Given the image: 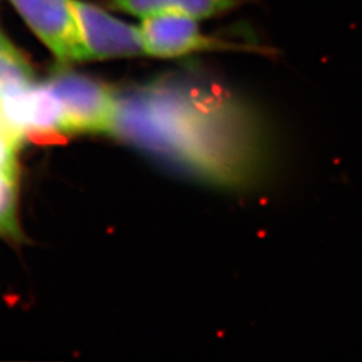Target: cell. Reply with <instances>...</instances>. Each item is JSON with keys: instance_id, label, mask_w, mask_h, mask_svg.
<instances>
[{"instance_id": "obj_8", "label": "cell", "mask_w": 362, "mask_h": 362, "mask_svg": "<svg viewBox=\"0 0 362 362\" xmlns=\"http://www.w3.org/2000/svg\"><path fill=\"white\" fill-rule=\"evenodd\" d=\"M22 143L0 121V235L18 238V167L16 153Z\"/></svg>"}, {"instance_id": "obj_1", "label": "cell", "mask_w": 362, "mask_h": 362, "mask_svg": "<svg viewBox=\"0 0 362 362\" xmlns=\"http://www.w3.org/2000/svg\"><path fill=\"white\" fill-rule=\"evenodd\" d=\"M199 180L250 182L262 167L255 121L231 95L188 76L117 93L110 134Z\"/></svg>"}, {"instance_id": "obj_6", "label": "cell", "mask_w": 362, "mask_h": 362, "mask_svg": "<svg viewBox=\"0 0 362 362\" xmlns=\"http://www.w3.org/2000/svg\"><path fill=\"white\" fill-rule=\"evenodd\" d=\"M76 11L86 61L145 55L140 26H133L105 8L83 0H76Z\"/></svg>"}, {"instance_id": "obj_7", "label": "cell", "mask_w": 362, "mask_h": 362, "mask_svg": "<svg viewBox=\"0 0 362 362\" xmlns=\"http://www.w3.org/2000/svg\"><path fill=\"white\" fill-rule=\"evenodd\" d=\"M245 0H107L109 8L137 18L160 13H180L206 19L228 13Z\"/></svg>"}, {"instance_id": "obj_9", "label": "cell", "mask_w": 362, "mask_h": 362, "mask_svg": "<svg viewBox=\"0 0 362 362\" xmlns=\"http://www.w3.org/2000/svg\"><path fill=\"white\" fill-rule=\"evenodd\" d=\"M30 79H34V74L26 58L0 34V89Z\"/></svg>"}, {"instance_id": "obj_3", "label": "cell", "mask_w": 362, "mask_h": 362, "mask_svg": "<svg viewBox=\"0 0 362 362\" xmlns=\"http://www.w3.org/2000/svg\"><path fill=\"white\" fill-rule=\"evenodd\" d=\"M47 83L62 105L69 134H110L117 91L94 78L70 70L55 71Z\"/></svg>"}, {"instance_id": "obj_4", "label": "cell", "mask_w": 362, "mask_h": 362, "mask_svg": "<svg viewBox=\"0 0 362 362\" xmlns=\"http://www.w3.org/2000/svg\"><path fill=\"white\" fill-rule=\"evenodd\" d=\"M35 37L62 65L88 62L76 0H10Z\"/></svg>"}, {"instance_id": "obj_2", "label": "cell", "mask_w": 362, "mask_h": 362, "mask_svg": "<svg viewBox=\"0 0 362 362\" xmlns=\"http://www.w3.org/2000/svg\"><path fill=\"white\" fill-rule=\"evenodd\" d=\"M0 121L21 143H58L69 136L62 105L47 81L30 79L1 88Z\"/></svg>"}, {"instance_id": "obj_5", "label": "cell", "mask_w": 362, "mask_h": 362, "mask_svg": "<svg viewBox=\"0 0 362 362\" xmlns=\"http://www.w3.org/2000/svg\"><path fill=\"white\" fill-rule=\"evenodd\" d=\"M140 31L145 55L173 59L196 52L223 49H240V46L207 35L199 19L180 13H160L141 19Z\"/></svg>"}]
</instances>
